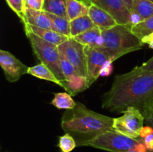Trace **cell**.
<instances>
[{"label": "cell", "mask_w": 153, "mask_h": 152, "mask_svg": "<svg viewBox=\"0 0 153 152\" xmlns=\"http://www.w3.org/2000/svg\"><path fill=\"white\" fill-rule=\"evenodd\" d=\"M153 98V72L136 66L128 72L117 75L111 89L102 97V107L123 113L129 107L141 110Z\"/></svg>", "instance_id": "1"}, {"label": "cell", "mask_w": 153, "mask_h": 152, "mask_svg": "<svg viewBox=\"0 0 153 152\" xmlns=\"http://www.w3.org/2000/svg\"><path fill=\"white\" fill-rule=\"evenodd\" d=\"M114 118L104 116L76 103L73 110H67L61 119V128L76 139L78 146L100 133L113 129Z\"/></svg>", "instance_id": "2"}, {"label": "cell", "mask_w": 153, "mask_h": 152, "mask_svg": "<svg viewBox=\"0 0 153 152\" xmlns=\"http://www.w3.org/2000/svg\"><path fill=\"white\" fill-rule=\"evenodd\" d=\"M103 43L97 50L107 54L112 61L130 52L141 49L143 43L131 31V27L117 24L113 28L102 30Z\"/></svg>", "instance_id": "3"}, {"label": "cell", "mask_w": 153, "mask_h": 152, "mask_svg": "<svg viewBox=\"0 0 153 152\" xmlns=\"http://www.w3.org/2000/svg\"><path fill=\"white\" fill-rule=\"evenodd\" d=\"M28 38L33 52L42 63L49 67L57 78L61 82V86L66 80L61 69V55L58 50V46L49 43L37 37L32 32L25 31Z\"/></svg>", "instance_id": "4"}, {"label": "cell", "mask_w": 153, "mask_h": 152, "mask_svg": "<svg viewBox=\"0 0 153 152\" xmlns=\"http://www.w3.org/2000/svg\"><path fill=\"white\" fill-rule=\"evenodd\" d=\"M141 142L140 139L131 138L114 130L100 133L81 146H90L109 152H129Z\"/></svg>", "instance_id": "5"}, {"label": "cell", "mask_w": 153, "mask_h": 152, "mask_svg": "<svg viewBox=\"0 0 153 152\" xmlns=\"http://www.w3.org/2000/svg\"><path fill=\"white\" fill-rule=\"evenodd\" d=\"M145 118L139 109L129 107L123 113V116L114 118L113 129L131 138L140 139V133Z\"/></svg>", "instance_id": "6"}, {"label": "cell", "mask_w": 153, "mask_h": 152, "mask_svg": "<svg viewBox=\"0 0 153 152\" xmlns=\"http://www.w3.org/2000/svg\"><path fill=\"white\" fill-rule=\"evenodd\" d=\"M85 47V46L76 41L73 37H70L58 46L61 56L74 66L79 75L87 77V58Z\"/></svg>", "instance_id": "7"}, {"label": "cell", "mask_w": 153, "mask_h": 152, "mask_svg": "<svg viewBox=\"0 0 153 152\" xmlns=\"http://www.w3.org/2000/svg\"><path fill=\"white\" fill-rule=\"evenodd\" d=\"M86 4H94L109 13L119 25L131 26V12L123 0H82Z\"/></svg>", "instance_id": "8"}, {"label": "cell", "mask_w": 153, "mask_h": 152, "mask_svg": "<svg viewBox=\"0 0 153 152\" xmlns=\"http://www.w3.org/2000/svg\"><path fill=\"white\" fill-rule=\"evenodd\" d=\"M85 52L87 58V78L91 86L100 77L102 69L111 58L105 52L89 46H85Z\"/></svg>", "instance_id": "9"}, {"label": "cell", "mask_w": 153, "mask_h": 152, "mask_svg": "<svg viewBox=\"0 0 153 152\" xmlns=\"http://www.w3.org/2000/svg\"><path fill=\"white\" fill-rule=\"evenodd\" d=\"M0 66L6 79L10 83L19 80L23 75L28 74V68L10 52L0 50Z\"/></svg>", "instance_id": "10"}, {"label": "cell", "mask_w": 153, "mask_h": 152, "mask_svg": "<svg viewBox=\"0 0 153 152\" xmlns=\"http://www.w3.org/2000/svg\"><path fill=\"white\" fill-rule=\"evenodd\" d=\"M88 7V16H90L94 25L99 27L102 31L109 29L117 25L116 20L108 12L99 6L94 4H89Z\"/></svg>", "instance_id": "11"}, {"label": "cell", "mask_w": 153, "mask_h": 152, "mask_svg": "<svg viewBox=\"0 0 153 152\" xmlns=\"http://www.w3.org/2000/svg\"><path fill=\"white\" fill-rule=\"evenodd\" d=\"M23 25L25 31H31L33 34L37 35V37H40L41 39L49 42V43L56 45V46H59L60 44H61L70 38V37L59 34V33L56 32L52 29L39 28V27L34 26V25H29V24H24Z\"/></svg>", "instance_id": "12"}, {"label": "cell", "mask_w": 153, "mask_h": 152, "mask_svg": "<svg viewBox=\"0 0 153 152\" xmlns=\"http://www.w3.org/2000/svg\"><path fill=\"white\" fill-rule=\"evenodd\" d=\"M24 24H29L42 28H52V21L47 13L43 10H36L25 8Z\"/></svg>", "instance_id": "13"}, {"label": "cell", "mask_w": 153, "mask_h": 152, "mask_svg": "<svg viewBox=\"0 0 153 152\" xmlns=\"http://www.w3.org/2000/svg\"><path fill=\"white\" fill-rule=\"evenodd\" d=\"M73 38L84 46H89L96 49L101 47L103 43L102 30L97 26H94L91 29L88 30Z\"/></svg>", "instance_id": "14"}, {"label": "cell", "mask_w": 153, "mask_h": 152, "mask_svg": "<svg viewBox=\"0 0 153 152\" xmlns=\"http://www.w3.org/2000/svg\"><path fill=\"white\" fill-rule=\"evenodd\" d=\"M61 87L64 88L66 92H68L71 96H75L79 92L85 91L90 86L87 77L78 74L67 79L62 83Z\"/></svg>", "instance_id": "15"}, {"label": "cell", "mask_w": 153, "mask_h": 152, "mask_svg": "<svg viewBox=\"0 0 153 152\" xmlns=\"http://www.w3.org/2000/svg\"><path fill=\"white\" fill-rule=\"evenodd\" d=\"M89 7L82 0H67V17L70 21L88 15Z\"/></svg>", "instance_id": "16"}, {"label": "cell", "mask_w": 153, "mask_h": 152, "mask_svg": "<svg viewBox=\"0 0 153 152\" xmlns=\"http://www.w3.org/2000/svg\"><path fill=\"white\" fill-rule=\"evenodd\" d=\"M96 26L88 15L82 16L70 21V35L75 37Z\"/></svg>", "instance_id": "17"}, {"label": "cell", "mask_w": 153, "mask_h": 152, "mask_svg": "<svg viewBox=\"0 0 153 152\" xmlns=\"http://www.w3.org/2000/svg\"><path fill=\"white\" fill-rule=\"evenodd\" d=\"M28 74L34 76L36 77H38V78L43 79V80L53 82V83L61 86V82L58 80V79L55 75L53 72L49 67L46 66L45 64L42 63L36 66H34L29 67Z\"/></svg>", "instance_id": "18"}, {"label": "cell", "mask_w": 153, "mask_h": 152, "mask_svg": "<svg viewBox=\"0 0 153 152\" xmlns=\"http://www.w3.org/2000/svg\"><path fill=\"white\" fill-rule=\"evenodd\" d=\"M43 10L56 16L67 17V0H44Z\"/></svg>", "instance_id": "19"}, {"label": "cell", "mask_w": 153, "mask_h": 152, "mask_svg": "<svg viewBox=\"0 0 153 152\" xmlns=\"http://www.w3.org/2000/svg\"><path fill=\"white\" fill-rule=\"evenodd\" d=\"M47 14L52 21V28L51 29L64 36L71 37V35H70V20L68 18L58 16L50 13H47Z\"/></svg>", "instance_id": "20"}, {"label": "cell", "mask_w": 153, "mask_h": 152, "mask_svg": "<svg viewBox=\"0 0 153 152\" xmlns=\"http://www.w3.org/2000/svg\"><path fill=\"white\" fill-rule=\"evenodd\" d=\"M143 21L153 16V2L150 0H133V12Z\"/></svg>", "instance_id": "21"}, {"label": "cell", "mask_w": 153, "mask_h": 152, "mask_svg": "<svg viewBox=\"0 0 153 152\" xmlns=\"http://www.w3.org/2000/svg\"><path fill=\"white\" fill-rule=\"evenodd\" d=\"M52 104L58 109L73 110L76 107V103L68 92H57L52 101Z\"/></svg>", "instance_id": "22"}, {"label": "cell", "mask_w": 153, "mask_h": 152, "mask_svg": "<svg viewBox=\"0 0 153 152\" xmlns=\"http://www.w3.org/2000/svg\"><path fill=\"white\" fill-rule=\"evenodd\" d=\"M131 31L140 40L153 33V16L132 25Z\"/></svg>", "instance_id": "23"}, {"label": "cell", "mask_w": 153, "mask_h": 152, "mask_svg": "<svg viewBox=\"0 0 153 152\" xmlns=\"http://www.w3.org/2000/svg\"><path fill=\"white\" fill-rule=\"evenodd\" d=\"M58 146L62 152H71L77 146V143L70 134H65L59 137Z\"/></svg>", "instance_id": "24"}, {"label": "cell", "mask_w": 153, "mask_h": 152, "mask_svg": "<svg viewBox=\"0 0 153 152\" xmlns=\"http://www.w3.org/2000/svg\"><path fill=\"white\" fill-rule=\"evenodd\" d=\"M7 5L19 16L21 22L23 23L25 21V0H5Z\"/></svg>", "instance_id": "25"}, {"label": "cell", "mask_w": 153, "mask_h": 152, "mask_svg": "<svg viewBox=\"0 0 153 152\" xmlns=\"http://www.w3.org/2000/svg\"><path fill=\"white\" fill-rule=\"evenodd\" d=\"M61 69H62L63 74H64V77H65L66 80L70 78V77H72V76L79 74V73L76 72V69L74 68V66H73L68 61H67L65 58H63L62 56H61Z\"/></svg>", "instance_id": "26"}, {"label": "cell", "mask_w": 153, "mask_h": 152, "mask_svg": "<svg viewBox=\"0 0 153 152\" xmlns=\"http://www.w3.org/2000/svg\"><path fill=\"white\" fill-rule=\"evenodd\" d=\"M44 0H25V8L36 10H43Z\"/></svg>", "instance_id": "27"}, {"label": "cell", "mask_w": 153, "mask_h": 152, "mask_svg": "<svg viewBox=\"0 0 153 152\" xmlns=\"http://www.w3.org/2000/svg\"><path fill=\"white\" fill-rule=\"evenodd\" d=\"M145 118V122L147 125H149L153 128V110L148 107H143L140 110Z\"/></svg>", "instance_id": "28"}, {"label": "cell", "mask_w": 153, "mask_h": 152, "mask_svg": "<svg viewBox=\"0 0 153 152\" xmlns=\"http://www.w3.org/2000/svg\"><path fill=\"white\" fill-rule=\"evenodd\" d=\"M112 61H108L104 65L103 68L102 69V71L100 72V76H108L109 75H111V73L113 71V65H112Z\"/></svg>", "instance_id": "29"}, {"label": "cell", "mask_w": 153, "mask_h": 152, "mask_svg": "<svg viewBox=\"0 0 153 152\" xmlns=\"http://www.w3.org/2000/svg\"><path fill=\"white\" fill-rule=\"evenodd\" d=\"M153 134V128L149 125H146V126H143L142 128L141 131L140 133V139H143L145 137H148L150 134Z\"/></svg>", "instance_id": "30"}, {"label": "cell", "mask_w": 153, "mask_h": 152, "mask_svg": "<svg viewBox=\"0 0 153 152\" xmlns=\"http://www.w3.org/2000/svg\"><path fill=\"white\" fill-rule=\"evenodd\" d=\"M141 42L143 44H148L149 47L153 49V33L143 37L141 40Z\"/></svg>", "instance_id": "31"}, {"label": "cell", "mask_w": 153, "mask_h": 152, "mask_svg": "<svg viewBox=\"0 0 153 152\" xmlns=\"http://www.w3.org/2000/svg\"><path fill=\"white\" fill-rule=\"evenodd\" d=\"M140 66H141L143 69L153 72V56L150 58V59L148 60L146 62L143 63Z\"/></svg>", "instance_id": "32"}, {"label": "cell", "mask_w": 153, "mask_h": 152, "mask_svg": "<svg viewBox=\"0 0 153 152\" xmlns=\"http://www.w3.org/2000/svg\"><path fill=\"white\" fill-rule=\"evenodd\" d=\"M126 5L127 6L130 11L132 13L133 12V0H123Z\"/></svg>", "instance_id": "33"}, {"label": "cell", "mask_w": 153, "mask_h": 152, "mask_svg": "<svg viewBox=\"0 0 153 152\" xmlns=\"http://www.w3.org/2000/svg\"><path fill=\"white\" fill-rule=\"evenodd\" d=\"M144 107H148V108L151 109V110H153V98H152V100H151L150 101H149V103H147V104H146V105L144 106Z\"/></svg>", "instance_id": "34"}, {"label": "cell", "mask_w": 153, "mask_h": 152, "mask_svg": "<svg viewBox=\"0 0 153 152\" xmlns=\"http://www.w3.org/2000/svg\"><path fill=\"white\" fill-rule=\"evenodd\" d=\"M150 1H152V2H153V0H150Z\"/></svg>", "instance_id": "35"}, {"label": "cell", "mask_w": 153, "mask_h": 152, "mask_svg": "<svg viewBox=\"0 0 153 152\" xmlns=\"http://www.w3.org/2000/svg\"><path fill=\"white\" fill-rule=\"evenodd\" d=\"M146 152H148V151H146Z\"/></svg>", "instance_id": "36"}]
</instances>
